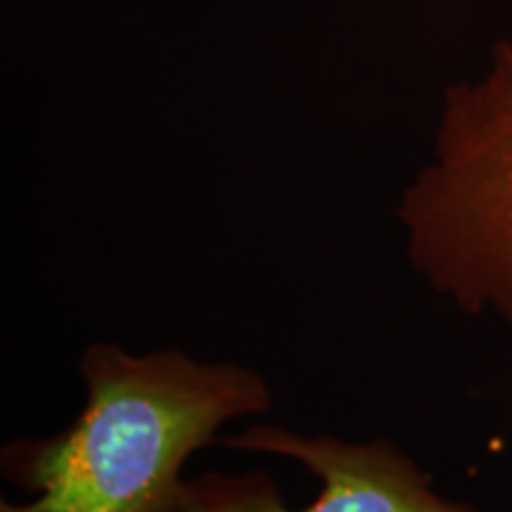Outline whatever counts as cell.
Wrapping results in <instances>:
<instances>
[{
    "mask_svg": "<svg viewBox=\"0 0 512 512\" xmlns=\"http://www.w3.org/2000/svg\"><path fill=\"white\" fill-rule=\"evenodd\" d=\"M86 403L67 430L3 451L27 503L0 512H174L183 465L230 420L268 413L264 375L178 349L131 354L91 344L81 356Z\"/></svg>",
    "mask_w": 512,
    "mask_h": 512,
    "instance_id": "cell-1",
    "label": "cell"
},
{
    "mask_svg": "<svg viewBox=\"0 0 512 512\" xmlns=\"http://www.w3.org/2000/svg\"><path fill=\"white\" fill-rule=\"evenodd\" d=\"M396 219L413 271L439 297L512 328V38L446 88L432 157Z\"/></svg>",
    "mask_w": 512,
    "mask_h": 512,
    "instance_id": "cell-2",
    "label": "cell"
},
{
    "mask_svg": "<svg viewBox=\"0 0 512 512\" xmlns=\"http://www.w3.org/2000/svg\"><path fill=\"white\" fill-rule=\"evenodd\" d=\"M219 441L238 451L297 460L320 479L323 491L306 508L290 510L268 472H204L185 479L174 512H477L470 503L437 494L430 475L389 439L356 444L249 425Z\"/></svg>",
    "mask_w": 512,
    "mask_h": 512,
    "instance_id": "cell-3",
    "label": "cell"
}]
</instances>
